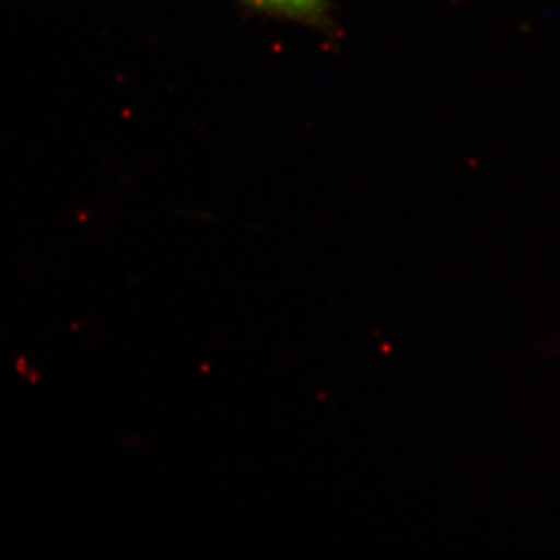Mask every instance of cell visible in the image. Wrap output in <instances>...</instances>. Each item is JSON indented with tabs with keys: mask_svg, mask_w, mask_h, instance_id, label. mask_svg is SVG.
I'll return each instance as SVG.
<instances>
[{
	"mask_svg": "<svg viewBox=\"0 0 560 560\" xmlns=\"http://www.w3.org/2000/svg\"><path fill=\"white\" fill-rule=\"evenodd\" d=\"M245 4L265 15L280 16L289 21L303 22L311 26H323L328 22V0H244Z\"/></svg>",
	"mask_w": 560,
	"mask_h": 560,
	"instance_id": "obj_1",
	"label": "cell"
}]
</instances>
